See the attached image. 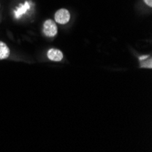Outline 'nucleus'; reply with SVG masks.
Returning <instances> with one entry per match:
<instances>
[{"instance_id": "obj_1", "label": "nucleus", "mask_w": 152, "mask_h": 152, "mask_svg": "<svg viewBox=\"0 0 152 152\" xmlns=\"http://www.w3.org/2000/svg\"><path fill=\"white\" fill-rule=\"evenodd\" d=\"M43 33L46 37H53L58 34V26L55 21L52 19H48L43 25Z\"/></svg>"}, {"instance_id": "obj_2", "label": "nucleus", "mask_w": 152, "mask_h": 152, "mask_svg": "<svg viewBox=\"0 0 152 152\" xmlns=\"http://www.w3.org/2000/svg\"><path fill=\"white\" fill-rule=\"evenodd\" d=\"M70 20V13L67 9L61 8L58 9L55 14V22L60 25H66Z\"/></svg>"}, {"instance_id": "obj_3", "label": "nucleus", "mask_w": 152, "mask_h": 152, "mask_svg": "<svg viewBox=\"0 0 152 152\" xmlns=\"http://www.w3.org/2000/svg\"><path fill=\"white\" fill-rule=\"evenodd\" d=\"M63 53L57 48H50L48 51V58L52 60V61H56V62H59L63 59Z\"/></svg>"}, {"instance_id": "obj_4", "label": "nucleus", "mask_w": 152, "mask_h": 152, "mask_svg": "<svg viewBox=\"0 0 152 152\" xmlns=\"http://www.w3.org/2000/svg\"><path fill=\"white\" fill-rule=\"evenodd\" d=\"M10 56V49L2 41H0V60L6 59Z\"/></svg>"}, {"instance_id": "obj_5", "label": "nucleus", "mask_w": 152, "mask_h": 152, "mask_svg": "<svg viewBox=\"0 0 152 152\" xmlns=\"http://www.w3.org/2000/svg\"><path fill=\"white\" fill-rule=\"evenodd\" d=\"M141 67H148V68H151L152 67V59H151V57H148L146 58V61H142L141 60V65H140Z\"/></svg>"}, {"instance_id": "obj_6", "label": "nucleus", "mask_w": 152, "mask_h": 152, "mask_svg": "<svg viewBox=\"0 0 152 152\" xmlns=\"http://www.w3.org/2000/svg\"><path fill=\"white\" fill-rule=\"evenodd\" d=\"M144 2H145V4L148 5L149 7H152V0H144Z\"/></svg>"}, {"instance_id": "obj_7", "label": "nucleus", "mask_w": 152, "mask_h": 152, "mask_svg": "<svg viewBox=\"0 0 152 152\" xmlns=\"http://www.w3.org/2000/svg\"><path fill=\"white\" fill-rule=\"evenodd\" d=\"M0 7H1V5H0Z\"/></svg>"}]
</instances>
